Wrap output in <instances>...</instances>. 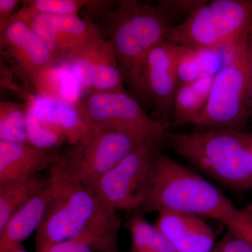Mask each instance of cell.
<instances>
[{"label":"cell","mask_w":252,"mask_h":252,"mask_svg":"<svg viewBox=\"0 0 252 252\" xmlns=\"http://www.w3.org/2000/svg\"><path fill=\"white\" fill-rule=\"evenodd\" d=\"M30 104L49 127L64 137L72 145L85 138L92 129L78 102L37 95Z\"/></svg>","instance_id":"2e32d148"},{"label":"cell","mask_w":252,"mask_h":252,"mask_svg":"<svg viewBox=\"0 0 252 252\" xmlns=\"http://www.w3.org/2000/svg\"><path fill=\"white\" fill-rule=\"evenodd\" d=\"M165 139L176 153L225 188L252 190V133L202 129L167 132Z\"/></svg>","instance_id":"3957f363"},{"label":"cell","mask_w":252,"mask_h":252,"mask_svg":"<svg viewBox=\"0 0 252 252\" xmlns=\"http://www.w3.org/2000/svg\"><path fill=\"white\" fill-rule=\"evenodd\" d=\"M127 228L130 233V252H177L156 225L140 215L132 217Z\"/></svg>","instance_id":"7402d4cb"},{"label":"cell","mask_w":252,"mask_h":252,"mask_svg":"<svg viewBox=\"0 0 252 252\" xmlns=\"http://www.w3.org/2000/svg\"><path fill=\"white\" fill-rule=\"evenodd\" d=\"M163 137H150L99 180L96 188L109 205L117 210L138 211L143 205Z\"/></svg>","instance_id":"52a82bcc"},{"label":"cell","mask_w":252,"mask_h":252,"mask_svg":"<svg viewBox=\"0 0 252 252\" xmlns=\"http://www.w3.org/2000/svg\"><path fill=\"white\" fill-rule=\"evenodd\" d=\"M36 176L0 184V231L11 217L47 185Z\"/></svg>","instance_id":"44dd1931"},{"label":"cell","mask_w":252,"mask_h":252,"mask_svg":"<svg viewBox=\"0 0 252 252\" xmlns=\"http://www.w3.org/2000/svg\"><path fill=\"white\" fill-rule=\"evenodd\" d=\"M61 157L31 144L0 141V184L34 177L52 166Z\"/></svg>","instance_id":"e0dca14e"},{"label":"cell","mask_w":252,"mask_h":252,"mask_svg":"<svg viewBox=\"0 0 252 252\" xmlns=\"http://www.w3.org/2000/svg\"><path fill=\"white\" fill-rule=\"evenodd\" d=\"M29 103H0V141L29 144L28 113Z\"/></svg>","instance_id":"603a6c76"},{"label":"cell","mask_w":252,"mask_h":252,"mask_svg":"<svg viewBox=\"0 0 252 252\" xmlns=\"http://www.w3.org/2000/svg\"><path fill=\"white\" fill-rule=\"evenodd\" d=\"M40 191L15 212L0 231V252H9L20 247L23 242L40 226L54 194L50 179Z\"/></svg>","instance_id":"ac0fdd59"},{"label":"cell","mask_w":252,"mask_h":252,"mask_svg":"<svg viewBox=\"0 0 252 252\" xmlns=\"http://www.w3.org/2000/svg\"><path fill=\"white\" fill-rule=\"evenodd\" d=\"M248 49L249 54H250V58L252 61V31L249 35L248 39Z\"/></svg>","instance_id":"4dcf8cb0"},{"label":"cell","mask_w":252,"mask_h":252,"mask_svg":"<svg viewBox=\"0 0 252 252\" xmlns=\"http://www.w3.org/2000/svg\"><path fill=\"white\" fill-rule=\"evenodd\" d=\"M173 18L162 1L156 6L135 0L119 1L107 17V39L131 91L142 95V69L149 53L168 41Z\"/></svg>","instance_id":"7a4b0ae2"},{"label":"cell","mask_w":252,"mask_h":252,"mask_svg":"<svg viewBox=\"0 0 252 252\" xmlns=\"http://www.w3.org/2000/svg\"><path fill=\"white\" fill-rule=\"evenodd\" d=\"M224 225L252 249V204L236 208Z\"/></svg>","instance_id":"4316f807"},{"label":"cell","mask_w":252,"mask_h":252,"mask_svg":"<svg viewBox=\"0 0 252 252\" xmlns=\"http://www.w3.org/2000/svg\"><path fill=\"white\" fill-rule=\"evenodd\" d=\"M9 252H27L25 251L24 249H23V246L20 247V248H18L16 249H14V250H11Z\"/></svg>","instance_id":"1f68e13d"},{"label":"cell","mask_w":252,"mask_h":252,"mask_svg":"<svg viewBox=\"0 0 252 252\" xmlns=\"http://www.w3.org/2000/svg\"><path fill=\"white\" fill-rule=\"evenodd\" d=\"M154 225L177 252H211L215 248L213 230L197 215L162 211L158 212Z\"/></svg>","instance_id":"5bb4252c"},{"label":"cell","mask_w":252,"mask_h":252,"mask_svg":"<svg viewBox=\"0 0 252 252\" xmlns=\"http://www.w3.org/2000/svg\"><path fill=\"white\" fill-rule=\"evenodd\" d=\"M24 22L45 41L59 64L102 36L94 23L79 16L38 14Z\"/></svg>","instance_id":"7c38bea8"},{"label":"cell","mask_w":252,"mask_h":252,"mask_svg":"<svg viewBox=\"0 0 252 252\" xmlns=\"http://www.w3.org/2000/svg\"><path fill=\"white\" fill-rule=\"evenodd\" d=\"M63 64L72 69L85 95L126 91L114 50L102 36L81 48Z\"/></svg>","instance_id":"30bf717a"},{"label":"cell","mask_w":252,"mask_h":252,"mask_svg":"<svg viewBox=\"0 0 252 252\" xmlns=\"http://www.w3.org/2000/svg\"><path fill=\"white\" fill-rule=\"evenodd\" d=\"M165 9L172 18L185 16L188 18L203 6L207 1L205 0H165L161 1ZM186 18V19H187Z\"/></svg>","instance_id":"83f0119b"},{"label":"cell","mask_w":252,"mask_h":252,"mask_svg":"<svg viewBox=\"0 0 252 252\" xmlns=\"http://www.w3.org/2000/svg\"><path fill=\"white\" fill-rule=\"evenodd\" d=\"M252 113V61L248 44L214 77L206 106L195 125L244 131Z\"/></svg>","instance_id":"8992f818"},{"label":"cell","mask_w":252,"mask_h":252,"mask_svg":"<svg viewBox=\"0 0 252 252\" xmlns=\"http://www.w3.org/2000/svg\"><path fill=\"white\" fill-rule=\"evenodd\" d=\"M214 77H203L179 86L170 126L194 124L206 106Z\"/></svg>","instance_id":"d6986e66"},{"label":"cell","mask_w":252,"mask_h":252,"mask_svg":"<svg viewBox=\"0 0 252 252\" xmlns=\"http://www.w3.org/2000/svg\"><path fill=\"white\" fill-rule=\"evenodd\" d=\"M54 194L36 230V252L98 225L121 223L117 210L101 198L95 187L72 175L59 160L51 166Z\"/></svg>","instance_id":"6da1fadb"},{"label":"cell","mask_w":252,"mask_h":252,"mask_svg":"<svg viewBox=\"0 0 252 252\" xmlns=\"http://www.w3.org/2000/svg\"><path fill=\"white\" fill-rule=\"evenodd\" d=\"M78 104L92 125L113 127L142 140L166 136V127L149 117L126 91L86 94Z\"/></svg>","instance_id":"9c48e42d"},{"label":"cell","mask_w":252,"mask_h":252,"mask_svg":"<svg viewBox=\"0 0 252 252\" xmlns=\"http://www.w3.org/2000/svg\"><path fill=\"white\" fill-rule=\"evenodd\" d=\"M177 45L167 41L149 53L142 72V95L155 104L165 127L170 126L174 99L180 86L177 60Z\"/></svg>","instance_id":"8fae6325"},{"label":"cell","mask_w":252,"mask_h":252,"mask_svg":"<svg viewBox=\"0 0 252 252\" xmlns=\"http://www.w3.org/2000/svg\"><path fill=\"white\" fill-rule=\"evenodd\" d=\"M24 6L11 18L27 21L38 14L56 16H78L84 6H89L92 1L84 0H34L24 1Z\"/></svg>","instance_id":"cb8c5ba5"},{"label":"cell","mask_w":252,"mask_h":252,"mask_svg":"<svg viewBox=\"0 0 252 252\" xmlns=\"http://www.w3.org/2000/svg\"><path fill=\"white\" fill-rule=\"evenodd\" d=\"M62 69L59 65L46 69L32 79L38 95L68 101L64 94Z\"/></svg>","instance_id":"484cf974"},{"label":"cell","mask_w":252,"mask_h":252,"mask_svg":"<svg viewBox=\"0 0 252 252\" xmlns=\"http://www.w3.org/2000/svg\"><path fill=\"white\" fill-rule=\"evenodd\" d=\"M144 140L113 127L93 125L85 138L72 145L59 162L74 177L96 187L106 174Z\"/></svg>","instance_id":"ba28073f"},{"label":"cell","mask_w":252,"mask_h":252,"mask_svg":"<svg viewBox=\"0 0 252 252\" xmlns=\"http://www.w3.org/2000/svg\"><path fill=\"white\" fill-rule=\"evenodd\" d=\"M121 223L98 225L86 229L42 252H119L118 236Z\"/></svg>","instance_id":"ffe728a7"},{"label":"cell","mask_w":252,"mask_h":252,"mask_svg":"<svg viewBox=\"0 0 252 252\" xmlns=\"http://www.w3.org/2000/svg\"><path fill=\"white\" fill-rule=\"evenodd\" d=\"M18 0H0V30L3 29L14 16Z\"/></svg>","instance_id":"f546056e"},{"label":"cell","mask_w":252,"mask_h":252,"mask_svg":"<svg viewBox=\"0 0 252 252\" xmlns=\"http://www.w3.org/2000/svg\"><path fill=\"white\" fill-rule=\"evenodd\" d=\"M0 36L1 48L8 49L31 79L48 68L59 65L45 41L24 21L11 18L0 30Z\"/></svg>","instance_id":"4fadbf2b"},{"label":"cell","mask_w":252,"mask_h":252,"mask_svg":"<svg viewBox=\"0 0 252 252\" xmlns=\"http://www.w3.org/2000/svg\"><path fill=\"white\" fill-rule=\"evenodd\" d=\"M247 44L248 41L213 47L177 45L176 60L180 85L200 78L215 77Z\"/></svg>","instance_id":"9a60e30c"},{"label":"cell","mask_w":252,"mask_h":252,"mask_svg":"<svg viewBox=\"0 0 252 252\" xmlns=\"http://www.w3.org/2000/svg\"><path fill=\"white\" fill-rule=\"evenodd\" d=\"M236 208L210 182L160 153L147 198L137 212H183L225 224Z\"/></svg>","instance_id":"277c9868"},{"label":"cell","mask_w":252,"mask_h":252,"mask_svg":"<svg viewBox=\"0 0 252 252\" xmlns=\"http://www.w3.org/2000/svg\"><path fill=\"white\" fill-rule=\"evenodd\" d=\"M211 252H252V249L243 239L227 230Z\"/></svg>","instance_id":"f1b7e54d"},{"label":"cell","mask_w":252,"mask_h":252,"mask_svg":"<svg viewBox=\"0 0 252 252\" xmlns=\"http://www.w3.org/2000/svg\"><path fill=\"white\" fill-rule=\"evenodd\" d=\"M28 131L30 144L38 148L51 150L66 141L64 137L48 126L30 103Z\"/></svg>","instance_id":"d4e9b609"},{"label":"cell","mask_w":252,"mask_h":252,"mask_svg":"<svg viewBox=\"0 0 252 252\" xmlns=\"http://www.w3.org/2000/svg\"><path fill=\"white\" fill-rule=\"evenodd\" d=\"M252 31L251 0L207 1L174 26L168 41L190 47H213L248 41Z\"/></svg>","instance_id":"5b68a950"}]
</instances>
